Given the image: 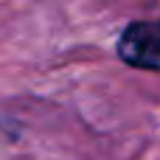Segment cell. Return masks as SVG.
Wrapping results in <instances>:
<instances>
[{
	"instance_id": "1",
	"label": "cell",
	"mask_w": 160,
	"mask_h": 160,
	"mask_svg": "<svg viewBox=\"0 0 160 160\" xmlns=\"http://www.w3.org/2000/svg\"><path fill=\"white\" fill-rule=\"evenodd\" d=\"M121 56L146 70H160V20L132 22L121 37Z\"/></svg>"
}]
</instances>
